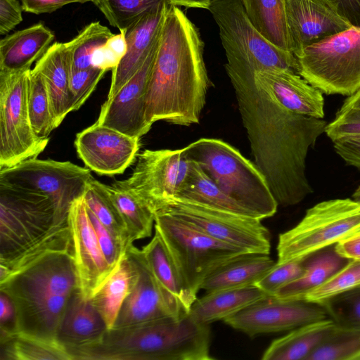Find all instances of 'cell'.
Here are the masks:
<instances>
[{
  "instance_id": "f5cc1de1",
  "label": "cell",
  "mask_w": 360,
  "mask_h": 360,
  "mask_svg": "<svg viewBox=\"0 0 360 360\" xmlns=\"http://www.w3.org/2000/svg\"><path fill=\"white\" fill-rule=\"evenodd\" d=\"M352 27H360V0H327Z\"/></svg>"
},
{
  "instance_id": "b9f144b4",
  "label": "cell",
  "mask_w": 360,
  "mask_h": 360,
  "mask_svg": "<svg viewBox=\"0 0 360 360\" xmlns=\"http://www.w3.org/2000/svg\"><path fill=\"white\" fill-rule=\"evenodd\" d=\"M321 305L336 326L360 328V287L336 295Z\"/></svg>"
},
{
  "instance_id": "d590c367",
  "label": "cell",
  "mask_w": 360,
  "mask_h": 360,
  "mask_svg": "<svg viewBox=\"0 0 360 360\" xmlns=\"http://www.w3.org/2000/svg\"><path fill=\"white\" fill-rule=\"evenodd\" d=\"M83 198L87 208L127 250L131 245L108 186L92 178Z\"/></svg>"
},
{
  "instance_id": "e575fe53",
  "label": "cell",
  "mask_w": 360,
  "mask_h": 360,
  "mask_svg": "<svg viewBox=\"0 0 360 360\" xmlns=\"http://www.w3.org/2000/svg\"><path fill=\"white\" fill-rule=\"evenodd\" d=\"M0 345V360H72L66 347L58 340L21 333Z\"/></svg>"
},
{
  "instance_id": "52a82bcc",
  "label": "cell",
  "mask_w": 360,
  "mask_h": 360,
  "mask_svg": "<svg viewBox=\"0 0 360 360\" xmlns=\"http://www.w3.org/2000/svg\"><path fill=\"white\" fill-rule=\"evenodd\" d=\"M160 234L192 294L197 297L205 279L216 269L247 250L217 240L171 214L155 213Z\"/></svg>"
},
{
  "instance_id": "484cf974",
  "label": "cell",
  "mask_w": 360,
  "mask_h": 360,
  "mask_svg": "<svg viewBox=\"0 0 360 360\" xmlns=\"http://www.w3.org/2000/svg\"><path fill=\"white\" fill-rule=\"evenodd\" d=\"M108 330L103 317L90 299L80 290L70 298L58 333L65 347H79L98 340Z\"/></svg>"
},
{
  "instance_id": "f6af8a7d",
  "label": "cell",
  "mask_w": 360,
  "mask_h": 360,
  "mask_svg": "<svg viewBox=\"0 0 360 360\" xmlns=\"http://www.w3.org/2000/svg\"><path fill=\"white\" fill-rule=\"evenodd\" d=\"M126 30L113 34L108 41L94 53L91 59L92 68L107 71L113 70L127 52Z\"/></svg>"
},
{
  "instance_id": "8fae6325",
  "label": "cell",
  "mask_w": 360,
  "mask_h": 360,
  "mask_svg": "<svg viewBox=\"0 0 360 360\" xmlns=\"http://www.w3.org/2000/svg\"><path fill=\"white\" fill-rule=\"evenodd\" d=\"M30 71H0V169L37 158L49 142L38 137L31 125L27 106Z\"/></svg>"
},
{
  "instance_id": "c3c4849f",
  "label": "cell",
  "mask_w": 360,
  "mask_h": 360,
  "mask_svg": "<svg viewBox=\"0 0 360 360\" xmlns=\"http://www.w3.org/2000/svg\"><path fill=\"white\" fill-rule=\"evenodd\" d=\"M0 343L11 339L18 333L17 313L11 298L0 290Z\"/></svg>"
},
{
  "instance_id": "9a60e30c",
  "label": "cell",
  "mask_w": 360,
  "mask_h": 360,
  "mask_svg": "<svg viewBox=\"0 0 360 360\" xmlns=\"http://www.w3.org/2000/svg\"><path fill=\"white\" fill-rule=\"evenodd\" d=\"M160 37L136 74L106 99L96 123L139 139L150 129L146 121V97Z\"/></svg>"
},
{
  "instance_id": "e0dca14e",
  "label": "cell",
  "mask_w": 360,
  "mask_h": 360,
  "mask_svg": "<svg viewBox=\"0 0 360 360\" xmlns=\"http://www.w3.org/2000/svg\"><path fill=\"white\" fill-rule=\"evenodd\" d=\"M68 224L79 290L90 299L112 269L103 253L83 196L72 202Z\"/></svg>"
},
{
  "instance_id": "74e56055",
  "label": "cell",
  "mask_w": 360,
  "mask_h": 360,
  "mask_svg": "<svg viewBox=\"0 0 360 360\" xmlns=\"http://www.w3.org/2000/svg\"><path fill=\"white\" fill-rule=\"evenodd\" d=\"M109 24L127 30L146 13L165 4L168 0H93Z\"/></svg>"
},
{
  "instance_id": "60d3db41",
  "label": "cell",
  "mask_w": 360,
  "mask_h": 360,
  "mask_svg": "<svg viewBox=\"0 0 360 360\" xmlns=\"http://www.w3.org/2000/svg\"><path fill=\"white\" fill-rule=\"evenodd\" d=\"M360 287V261L349 260L323 284L309 292L304 300L322 304L329 299Z\"/></svg>"
},
{
  "instance_id": "9c48e42d",
  "label": "cell",
  "mask_w": 360,
  "mask_h": 360,
  "mask_svg": "<svg viewBox=\"0 0 360 360\" xmlns=\"http://www.w3.org/2000/svg\"><path fill=\"white\" fill-rule=\"evenodd\" d=\"M63 224L51 199L0 186V262L11 259Z\"/></svg>"
},
{
  "instance_id": "d6986e66",
  "label": "cell",
  "mask_w": 360,
  "mask_h": 360,
  "mask_svg": "<svg viewBox=\"0 0 360 360\" xmlns=\"http://www.w3.org/2000/svg\"><path fill=\"white\" fill-rule=\"evenodd\" d=\"M139 269L138 280L124 301L113 327L119 328L189 312L163 289L129 247Z\"/></svg>"
},
{
  "instance_id": "d6a6232c",
  "label": "cell",
  "mask_w": 360,
  "mask_h": 360,
  "mask_svg": "<svg viewBox=\"0 0 360 360\" xmlns=\"http://www.w3.org/2000/svg\"><path fill=\"white\" fill-rule=\"evenodd\" d=\"M118 210L129 242L148 238L155 225V214L150 208L127 188L121 181L108 186Z\"/></svg>"
},
{
  "instance_id": "83f0119b",
  "label": "cell",
  "mask_w": 360,
  "mask_h": 360,
  "mask_svg": "<svg viewBox=\"0 0 360 360\" xmlns=\"http://www.w3.org/2000/svg\"><path fill=\"white\" fill-rule=\"evenodd\" d=\"M330 318L297 327L273 340L262 356V360H307L335 328Z\"/></svg>"
},
{
  "instance_id": "4316f807",
  "label": "cell",
  "mask_w": 360,
  "mask_h": 360,
  "mask_svg": "<svg viewBox=\"0 0 360 360\" xmlns=\"http://www.w3.org/2000/svg\"><path fill=\"white\" fill-rule=\"evenodd\" d=\"M276 263L267 253L240 255L212 271L205 279L200 289L207 293L255 285Z\"/></svg>"
},
{
  "instance_id": "ab89813d",
  "label": "cell",
  "mask_w": 360,
  "mask_h": 360,
  "mask_svg": "<svg viewBox=\"0 0 360 360\" xmlns=\"http://www.w3.org/2000/svg\"><path fill=\"white\" fill-rule=\"evenodd\" d=\"M112 34L108 27L98 21L86 25L77 36L67 42L72 68L80 70L92 68L91 59L94 53Z\"/></svg>"
},
{
  "instance_id": "bcb514c9",
  "label": "cell",
  "mask_w": 360,
  "mask_h": 360,
  "mask_svg": "<svg viewBox=\"0 0 360 360\" xmlns=\"http://www.w3.org/2000/svg\"><path fill=\"white\" fill-rule=\"evenodd\" d=\"M324 132L332 141L342 138L360 136V109L339 110L335 119L327 124Z\"/></svg>"
},
{
  "instance_id": "44dd1931",
  "label": "cell",
  "mask_w": 360,
  "mask_h": 360,
  "mask_svg": "<svg viewBox=\"0 0 360 360\" xmlns=\"http://www.w3.org/2000/svg\"><path fill=\"white\" fill-rule=\"evenodd\" d=\"M42 76L50 97L57 127L72 111L70 91L72 63L66 43L56 42L37 62L34 68Z\"/></svg>"
},
{
  "instance_id": "7dc6e473",
  "label": "cell",
  "mask_w": 360,
  "mask_h": 360,
  "mask_svg": "<svg viewBox=\"0 0 360 360\" xmlns=\"http://www.w3.org/2000/svg\"><path fill=\"white\" fill-rule=\"evenodd\" d=\"M87 211L94 227L103 253L109 266L112 269L121 257L127 252V250L88 208Z\"/></svg>"
},
{
  "instance_id": "603a6c76",
  "label": "cell",
  "mask_w": 360,
  "mask_h": 360,
  "mask_svg": "<svg viewBox=\"0 0 360 360\" xmlns=\"http://www.w3.org/2000/svg\"><path fill=\"white\" fill-rule=\"evenodd\" d=\"M130 247L158 283L174 295L189 311L197 297L188 288L159 232L155 229L152 239L141 249L134 245Z\"/></svg>"
},
{
  "instance_id": "ffe728a7",
  "label": "cell",
  "mask_w": 360,
  "mask_h": 360,
  "mask_svg": "<svg viewBox=\"0 0 360 360\" xmlns=\"http://www.w3.org/2000/svg\"><path fill=\"white\" fill-rule=\"evenodd\" d=\"M169 6L165 4L146 13L126 30L127 52L112 70L107 98L115 94L141 67L160 35Z\"/></svg>"
},
{
  "instance_id": "30bf717a",
  "label": "cell",
  "mask_w": 360,
  "mask_h": 360,
  "mask_svg": "<svg viewBox=\"0 0 360 360\" xmlns=\"http://www.w3.org/2000/svg\"><path fill=\"white\" fill-rule=\"evenodd\" d=\"M92 178L89 169L71 162L37 158L0 169V185L51 199L60 224L68 221L72 202L83 196Z\"/></svg>"
},
{
  "instance_id": "ac0fdd59",
  "label": "cell",
  "mask_w": 360,
  "mask_h": 360,
  "mask_svg": "<svg viewBox=\"0 0 360 360\" xmlns=\"http://www.w3.org/2000/svg\"><path fill=\"white\" fill-rule=\"evenodd\" d=\"M291 52L352 27L327 0H285Z\"/></svg>"
},
{
  "instance_id": "5bb4252c",
  "label": "cell",
  "mask_w": 360,
  "mask_h": 360,
  "mask_svg": "<svg viewBox=\"0 0 360 360\" xmlns=\"http://www.w3.org/2000/svg\"><path fill=\"white\" fill-rule=\"evenodd\" d=\"M327 318V311L321 304L266 295L224 321L231 328L254 337L291 330Z\"/></svg>"
},
{
  "instance_id": "f907efd6",
  "label": "cell",
  "mask_w": 360,
  "mask_h": 360,
  "mask_svg": "<svg viewBox=\"0 0 360 360\" xmlns=\"http://www.w3.org/2000/svg\"><path fill=\"white\" fill-rule=\"evenodd\" d=\"M333 143L337 154L348 165L360 171V136L339 139Z\"/></svg>"
},
{
  "instance_id": "7a4b0ae2",
  "label": "cell",
  "mask_w": 360,
  "mask_h": 360,
  "mask_svg": "<svg viewBox=\"0 0 360 360\" xmlns=\"http://www.w3.org/2000/svg\"><path fill=\"white\" fill-rule=\"evenodd\" d=\"M197 27L179 7L169 5L146 97L147 125L164 120L188 127L200 122L210 86Z\"/></svg>"
},
{
  "instance_id": "f546056e",
  "label": "cell",
  "mask_w": 360,
  "mask_h": 360,
  "mask_svg": "<svg viewBox=\"0 0 360 360\" xmlns=\"http://www.w3.org/2000/svg\"><path fill=\"white\" fill-rule=\"evenodd\" d=\"M349 261L336 252L335 245L318 251L304 259L302 275L281 288L274 296L283 300H304L309 292L323 284Z\"/></svg>"
},
{
  "instance_id": "11a10c76",
  "label": "cell",
  "mask_w": 360,
  "mask_h": 360,
  "mask_svg": "<svg viewBox=\"0 0 360 360\" xmlns=\"http://www.w3.org/2000/svg\"><path fill=\"white\" fill-rule=\"evenodd\" d=\"M214 0H168L169 5L183 6L186 8L208 9Z\"/></svg>"
},
{
  "instance_id": "db71d44e",
  "label": "cell",
  "mask_w": 360,
  "mask_h": 360,
  "mask_svg": "<svg viewBox=\"0 0 360 360\" xmlns=\"http://www.w3.org/2000/svg\"><path fill=\"white\" fill-rule=\"evenodd\" d=\"M335 249L347 259L360 261V231L336 243Z\"/></svg>"
},
{
  "instance_id": "ee69618b",
  "label": "cell",
  "mask_w": 360,
  "mask_h": 360,
  "mask_svg": "<svg viewBox=\"0 0 360 360\" xmlns=\"http://www.w3.org/2000/svg\"><path fill=\"white\" fill-rule=\"evenodd\" d=\"M106 72L105 70L97 68L71 69L70 91L72 101V111L79 109L86 102Z\"/></svg>"
},
{
  "instance_id": "7c38bea8",
  "label": "cell",
  "mask_w": 360,
  "mask_h": 360,
  "mask_svg": "<svg viewBox=\"0 0 360 360\" xmlns=\"http://www.w3.org/2000/svg\"><path fill=\"white\" fill-rule=\"evenodd\" d=\"M156 212L184 220L209 236L249 252L269 254L271 235L259 219L177 198L162 203Z\"/></svg>"
},
{
  "instance_id": "cb8c5ba5",
  "label": "cell",
  "mask_w": 360,
  "mask_h": 360,
  "mask_svg": "<svg viewBox=\"0 0 360 360\" xmlns=\"http://www.w3.org/2000/svg\"><path fill=\"white\" fill-rule=\"evenodd\" d=\"M54 33L42 22L7 35L0 41V71L31 69L51 46Z\"/></svg>"
},
{
  "instance_id": "1f68e13d",
  "label": "cell",
  "mask_w": 360,
  "mask_h": 360,
  "mask_svg": "<svg viewBox=\"0 0 360 360\" xmlns=\"http://www.w3.org/2000/svg\"><path fill=\"white\" fill-rule=\"evenodd\" d=\"M240 1L247 16L256 29L276 46L291 52L285 0Z\"/></svg>"
},
{
  "instance_id": "681fc988",
  "label": "cell",
  "mask_w": 360,
  "mask_h": 360,
  "mask_svg": "<svg viewBox=\"0 0 360 360\" xmlns=\"http://www.w3.org/2000/svg\"><path fill=\"white\" fill-rule=\"evenodd\" d=\"M22 7L18 0H0V34L11 32L23 20Z\"/></svg>"
},
{
  "instance_id": "f35d334b",
  "label": "cell",
  "mask_w": 360,
  "mask_h": 360,
  "mask_svg": "<svg viewBox=\"0 0 360 360\" xmlns=\"http://www.w3.org/2000/svg\"><path fill=\"white\" fill-rule=\"evenodd\" d=\"M307 360H360V328L336 326Z\"/></svg>"
},
{
  "instance_id": "8d00e7d4",
  "label": "cell",
  "mask_w": 360,
  "mask_h": 360,
  "mask_svg": "<svg viewBox=\"0 0 360 360\" xmlns=\"http://www.w3.org/2000/svg\"><path fill=\"white\" fill-rule=\"evenodd\" d=\"M27 106L34 133L40 139H49V136L57 126L45 82L34 68L30 74Z\"/></svg>"
},
{
  "instance_id": "9f6ffc18",
  "label": "cell",
  "mask_w": 360,
  "mask_h": 360,
  "mask_svg": "<svg viewBox=\"0 0 360 360\" xmlns=\"http://www.w3.org/2000/svg\"><path fill=\"white\" fill-rule=\"evenodd\" d=\"M349 108L360 109V88L345 100L339 110H345Z\"/></svg>"
},
{
  "instance_id": "ba28073f",
  "label": "cell",
  "mask_w": 360,
  "mask_h": 360,
  "mask_svg": "<svg viewBox=\"0 0 360 360\" xmlns=\"http://www.w3.org/2000/svg\"><path fill=\"white\" fill-rule=\"evenodd\" d=\"M295 56L299 75L323 94L349 96L360 88V27L326 37Z\"/></svg>"
},
{
  "instance_id": "277c9868",
  "label": "cell",
  "mask_w": 360,
  "mask_h": 360,
  "mask_svg": "<svg viewBox=\"0 0 360 360\" xmlns=\"http://www.w3.org/2000/svg\"><path fill=\"white\" fill-rule=\"evenodd\" d=\"M227 195L262 220L275 214L278 203L255 165L237 149L217 139L202 138L183 148Z\"/></svg>"
},
{
  "instance_id": "6da1fadb",
  "label": "cell",
  "mask_w": 360,
  "mask_h": 360,
  "mask_svg": "<svg viewBox=\"0 0 360 360\" xmlns=\"http://www.w3.org/2000/svg\"><path fill=\"white\" fill-rule=\"evenodd\" d=\"M226 72L235 91L255 165L278 205L300 203L313 192L306 159L327 122L285 107L258 70Z\"/></svg>"
},
{
  "instance_id": "5b68a950",
  "label": "cell",
  "mask_w": 360,
  "mask_h": 360,
  "mask_svg": "<svg viewBox=\"0 0 360 360\" xmlns=\"http://www.w3.org/2000/svg\"><path fill=\"white\" fill-rule=\"evenodd\" d=\"M207 10L219 27L226 57L225 69L280 68L299 75L295 55L276 46L256 29L240 0H214Z\"/></svg>"
},
{
  "instance_id": "6f0895ef",
  "label": "cell",
  "mask_w": 360,
  "mask_h": 360,
  "mask_svg": "<svg viewBox=\"0 0 360 360\" xmlns=\"http://www.w3.org/2000/svg\"><path fill=\"white\" fill-rule=\"evenodd\" d=\"M352 197L354 200L360 203V186L355 190Z\"/></svg>"
},
{
  "instance_id": "f1b7e54d",
  "label": "cell",
  "mask_w": 360,
  "mask_h": 360,
  "mask_svg": "<svg viewBox=\"0 0 360 360\" xmlns=\"http://www.w3.org/2000/svg\"><path fill=\"white\" fill-rule=\"evenodd\" d=\"M265 296L256 285L207 292L195 300L189 313L198 321L210 325L224 321Z\"/></svg>"
},
{
  "instance_id": "816d5d0a",
  "label": "cell",
  "mask_w": 360,
  "mask_h": 360,
  "mask_svg": "<svg viewBox=\"0 0 360 360\" xmlns=\"http://www.w3.org/2000/svg\"><path fill=\"white\" fill-rule=\"evenodd\" d=\"M22 9L26 13L36 15L51 13L70 4H84L93 0H20Z\"/></svg>"
},
{
  "instance_id": "4dcf8cb0",
  "label": "cell",
  "mask_w": 360,
  "mask_h": 360,
  "mask_svg": "<svg viewBox=\"0 0 360 360\" xmlns=\"http://www.w3.org/2000/svg\"><path fill=\"white\" fill-rule=\"evenodd\" d=\"M174 198L256 218L252 212L224 193L195 162H192L188 175Z\"/></svg>"
},
{
  "instance_id": "8992f818",
  "label": "cell",
  "mask_w": 360,
  "mask_h": 360,
  "mask_svg": "<svg viewBox=\"0 0 360 360\" xmlns=\"http://www.w3.org/2000/svg\"><path fill=\"white\" fill-rule=\"evenodd\" d=\"M359 231V202L349 198L319 202L297 225L279 235L276 262L304 260Z\"/></svg>"
},
{
  "instance_id": "2e32d148",
  "label": "cell",
  "mask_w": 360,
  "mask_h": 360,
  "mask_svg": "<svg viewBox=\"0 0 360 360\" xmlns=\"http://www.w3.org/2000/svg\"><path fill=\"white\" fill-rule=\"evenodd\" d=\"M140 139L94 123L79 132L75 147L90 170L102 175L122 174L133 164L140 148Z\"/></svg>"
},
{
  "instance_id": "d4e9b609",
  "label": "cell",
  "mask_w": 360,
  "mask_h": 360,
  "mask_svg": "<svg viewBox=\"0 0 360 360\" xmlns=\"http://www.w3.org/2000/svg\"><path fill=\"white\" fill-rule=\"evenodd\" d=\"M139 275L138 263L127 250L90 298L108 329L113 328L122 304L134 287Z\"/></svg>"
},
{
  "instance_id": "7bdbcfd3",
  "label": "cell",
  "mask_w": 360,
  "mask_h": 360,
  "mask_svg": "<svg viewBox=\"0 0 360 360\" xmlns=\"http://www.w3.org/2000/svg\"><path fill=\"white\" fill-rule=\"evenodd\" d=\"M304 269V259L276 262L255 285L266 295L274 296L281 288L299 278Z\"/></svg>"
},
{
  "instance_id": "3957f363",
  "label": "cell",
  "mask_w": 360,
  "mask_h": 360,
  "mask_svg": "<svg viewBox=\"0 0 360 360\" xmlns=\"http://www.w3.org/2000/svg\"><path fill=\"white\" fill-rule=\"evenodd\" d=\"M0 290L15 304L18 333L58 340L68 302L80 290L72 247L50 253L0 282Z\"/></svg>"
},
{
  "instance_id": "7402d4cb",
  "label": "cell",
  "mask_w": 360,
  "mask_h": 360,
  "mask_svg": "<svg viewBox=\"0 0 360 360\" xmlns=\"http://www.w3.org/2000/svg\"><path fill=\"white\" fill-rule=\"evenodd\" d=\"M258 71L285 107L302 115L323 118V93L300 75L280 68Z\"/></svg>"
},
{
  "instance_id": "4fadbf2b",
  "label": "cell",
  "mask_w": 360,
  "mask_h": 360,
  "mask_svg": "<svg viewBox=\"0 0 360 360\" xmlns=\"http://www.w3.org/2000/svg\"><path fill=\"white\" fill-rule=\"evenodd\" d=\"M191 165L184 148L146 150L138 155L131 176L121 182L155 213L177 195Z\"/></svg>"
},
{
  "instance_id": "836d02e7",
  "label": "cell",
  "mask_w": 360,
  "mask_h": 360,
  "mask_svg": "<svg viewBox=\"0 0 360 360\" xmlns=\"http://www.w3.org/2000/svg\"><path fill=\"white\" fill-rule=\"evenodd\" d=\"M72 247L68 221L56 226L40 240L32 245L11 259L0 262V282L20 272L44 256Z\"/></svg>"
}]
</instances>
